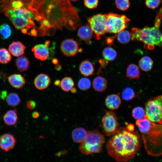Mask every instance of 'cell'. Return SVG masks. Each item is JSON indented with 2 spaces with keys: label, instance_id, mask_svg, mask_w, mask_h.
I'll return each mask as SVG.
<instances>
[{
  "label": "cell",
  "instance_id": "cell-1",
  "mask_svg": "<svg viewBox=\"0 0 162 162\" xmlns=\"http://www.w3.org/2000/svg\"><path fill=\"white\" fill-rule=\"evenodd\" d=\"M33 2L34 7L39 14L41 22L40 30L45 34H53L57 29L62 30L63 26L65 27L64 23L55 12L65 22L67 28L72 30L67 20L57 13V9L76 17L79 16L77 11L69 0H33ZM58 11L65 15L78 26L80 24L64 14Z\"/></svg>",
  "mask_w": 162,
  "mask_h": 162
},
{
  "label": "cell",
  "instance_id": "cell-2",
  "mask_svg": "<svg viewBox=\"0 0 162 162\" xmlns=\"http://www.w3.org/2000/svg\"><path fill=\"white\" fill-rule=\"evenodd\" d=\"M112 136L106 146L109 155L118 162H126L133 159L141 145L138 132L121 127Z\"/></svg>",
  "mask_w": 162,
  "mask_h": 162
},
{
  "label": "cell",
  "instance_id": "cell-3",
  "mask_svg": "<svg viewBox=\"0 0 162 162\" xmlns=\"http://www.w3.org/2000/svg\"><path fill=\"white\" fill-rule=\"evenodd\" d=\"M15 27L24 34L38 36L39 23L34 12L29 8L8 9L3 12Z\"/></svg>",
  "mask_w": 162,
  "mask_h": 162
},
{
  "label": "cell",
  "instance_id": "cell-4",
  "mask_svg": "<svg viewBox=\"0 0 162 162\" xmlns=\"http://www.w3.org/2000/svg\"><path fill=\"white\" fill-rule=\"evenodd\" d=\"M159 28L154 26H146L142 29L132 28L131 39L142 42L144 48L148 50H153L156 46L162 48V33Z\"/></svg>",
  "mask_w": 162,
  "mask_h": 162
},
{
  "label": "cell",
  "instance_id": "cell-5",
  "mask_svg": "<svg viewBox=\"0 0 162 162\" xmlns=\"http://www.w3.org/2000/svg\"><path fill=\"white\" fill-rule=\"evenodd\" d=\"M105 141L104 136L98 130L88 131L86 139L80 146L79 150L84 155L99 153L102 150Z\"/></svg>",
  "mask_w": 162,
  "mask_h": 162
},
{
  "label": "cell",
  "instance_id": "cell-6",
  "mask_svg": "<svg viewBox=\"0 0 162 162\" xmlns=\"http://www.w3.org/2000/svg\"><path fill=\"white\" fill-rule=\"evenodd\" d=\"M146 116L151 122L162 124V95L152 97L145 105Z\"/></svg>",
  "mask_w": 162,
  "mask_h": 162
},
{
  "label": "cell",
  "instance_id": "cell-7",
  "mask_svg": "<svg viewBox=\"0 0 162 162\" xmlns=\"http://www.w3.org/2000/svg\"><path fill=\"white\" fill-rule=\"evenodd\" d=\"M106 32L116 34L124 30L128 26L130 19L125 15L112 13L105 14Z\"/></svg>",
  "mask_w": 162,
  "mask_h": 162
},
{
  "label": "cell",
  "instance_id": "cell-8",
  "mask_svg": "<svg viewBox=\"0 0 162 162\" xmlns=\"http://www.w3.org/2000/svg\"><path fill=\"white\" fill-rule=\"evenodd\" d=\"M88 21L94 38L97 40H100L106 32L105 15L101 14H96L88 18Z\"/></svg>",
  "mask_w": 162,
  "mask_h": 162
},
{
  "label": "cell",
  "instance_id": "cell-9",
  "mask_svg": "<svg viewBox=\"0 0 162 162\" xmlns=\"http://www.w3.org/2000/svg\"><path fill=\"white\" fill-rule=\"evenodd\" d=\"M118 120L116 114L113 111L106 112L102 119L101 127L106 136H112L118 128Z\"/></svg>",
  "mask_w": 162,
  "mask_h": 162
},
{
  "label": "cell",
  "instance_id": "cell-10",
  "mask_svg": "<svg viewBox=\"0 0 162 162\" xmlns=\"http://www.w3.org/2000/svg\"><path fill=\"white\" fill-rule=\"evenodd\" d=\"M32 0H1L0 1V12L8 9L18 10L29 8Z\"/></svg>",
  "mask_w": 162,
  "mask_h": 162
},
{
  "label": "cell",
  "instance_id": "cell-11",
  "mask_svg": "<svg viewBox=\"0 0 162 162\" xmlns=\"http://www.w3.org/2000/svg\"><path fill=\"white\" fill-rule=\"evenodd\" d=\"M60 49L65 56L67 57L74 56L78 52L79 45L74 40L68 39L62 42L60 45Z\"/></svg>",
  "mask_w": 162,
  "mask_h": 162
},
{
  "label": "cell",
  "instance_id": "cell-12",
  "mask_svg": "<svg viewBox=\"0 0 162 162\" xmlns=\"http://www.w3.org/2000/svg\"><path fill=\"white\" fill-rule=\"evenodd\" d=\"M50 42L46 41L44 44L36 45L32 49L34 57L37 59L43 61L48 58L50 55L49 46Z\"/></svg>",
  "mask_w": 162,
  "mask_h": 162
},
{
  "label": "cell",
  "instance_id": "cell-13",
  "mask_svg": "<svg viewBox=\"0 0 162 162\" xmlns=\"http://www.w3.org/2000/svg\"><path fill=\"white\" fill-rule=\"evenodd\" d=\"M16 142L15 138L11 134H4L0 136V148L5 152H8L14 148Z\"/></svg>",
  "mask_w": 162,
  "mask_h": 162
},
{
  "label": "cell",
  "instance_id": "cell-14",
  "mask_svg": "<svg viewBox=\"0 0 162 162\" xmlns=\"http://www.w3.org/2000/svg\"><path fill=\"white\" fill-rule=\"evenodd\" d=\"M51 80L49 76L45 74L38 75L34 81L35 87L38 89L42 90L47 88L49 86Z\"/></svg>",
  "mask_w": 162,
  "mask_h": 162
},
{
  "label": "cell",
  "instance_id": "cell-15",
  "mask_svg": "<svg viewBox=\"0 0 162 162\" xmlns=\"http://www.w3.org/2000/svg\"><path fill=\"white\" fill-rule=\"evenodd\" d=\"M26 49V46L22 42L14 41L9 45L8 50L13 56L19 57L24 54Z\"/></svg>",
  "mask_w": 162,
  "mask_h": 162
},
{
  "label": "cell",
  "instance_id": "cell-16",
  "mask_svg": "<svg viewBox=\"0 0 162 162\" xmlns=\"http://www.w3.org/2000/svg\"><path fill=\"white\" fill-rule=\"evenodd\" d=\"M121 103L119 96L116 94H112L108 96L105 100V105L109 109L114 110L118 109Z\"/></svg>",
  "mask_w": 162,
  "mask_h": 162
},
{
  "label": "cell",
  "instance_id": "cell-17",
  "mask_svg": "<svg viewBox=\"0 0 162 162\" xmlns=\"http://www.w3.org/2000/svg\"><path fill=\"white\" fill-rule=\"evenodd\" d=\"M80 73L85 76H89L93 75L94 73V66L88 59L82 61L79 66Z\"/></svg>",
  "mask_w": 162,
  "mask_h": 162
},
{
  "label": "cell",
  "instance_id": "cell-18",
  "mask_svg": "<svg viewBox=\"0 0 162 162\" xmlns=\"http://www.w3.org/2000/svg\"><path fill=\"white\" fill-rule=\"evenodd\" d=\"M77 34L81 39L88 42L92 38L93 32L89 25L87 24L79 28Z\"/></svg>",
  "mask_w": 162,
  "mask_h": 162
},
{
  "label": "cell",
  "instance_id": "cell-19",
  "mask_svg": "<svg viewBox=\"0 0 162 162\" xmlns=\"http://www.w3.org/2000/svg\"><path fill=\"white\" fill-rule=\"evenodd\" d=\"M8 79L10 85L17 89L22 88L26 83L24 78L20 74H13L9 76Z\"/></svg>",
  "mask_w": 162,
  "mask_h": 162
},
{
  "label": "cell",
  "instance_id": "cell-20",
  "mask_svg": "<svg viewBox=\"0 0 162 162\" xmlns=\"http://www.w3.org/2000/svg\"><path fill=\"white\" fill-rule=\"evenodd\" d=\"M87 132L82 128L79 127L74 129L72 134L73 140L76 143H81L86 139Z\"/></svg>",
  "mask_w": 162,
  "mask_h": 162
},
{
  "label": "cell",
  "instance_id": "cell-21",
  "mask_svg": "<svg viewBox=\"0 0 162 162\" xmlns=\"http://www.w3.org/2000/svg\"><path fill=\"white\" fill-rule=\"evenodd\" d=\"M5 124L8 126H13L17 122L18 116L17 111L15 110H10L6 112L3 116Z\"/></svg>",
  "mask_w": 162,
  "mask_h": 162
},
{
  "label": "cell",
  "instance_id": "cell-22",
  "mask_svg": "<svg viewBox=\"0 0 162 162\" xmlns=\"http://www.w3.org/2000/svg\"><path fill=\"white\" fill-rule=\"evenodd\" d=\"M152 123V122L147 118L146 115L144 118L137 120L136 124L138 127L140 132L142 134H144L149 131Z\"/></svg>",
  "mask_w": 162,
  "mask_h": 162
},
{
  "label": "cell",
  "instance_id": "cell-23",
  "mask_svg": "<svg viewBox=\"0 0 162 162\" xmlns=\"http://www.w3.org/2000/svg\"><path fill=\"white\" fill-rule=\"evenodd\" d=\"M94 89L98 92H101L105 91L107 87L106 79L101 76H98L94 80L92 83Z\"/></svg>",
  "mask_w": 162,
  "mask_h": 162
},
{
  "label": "cell",
  "instance_id": "cell-24",
  "mask_svg": "<svg viewBox=\"0 0 162 162\" xmlns=\"http://www.w3.org/2000/svg\"><path fill=\"white\" fill-rule=\"evenodd\" d=\"M15 64L18 70L20 72H23L28 69L30 61L27 57L22 55L16 59Z\"/></svg>",
  "mask_w": 162,
  "mask_h": 162
},
{
  "label": "cell",
  "instance_id": "cell-25",
  "mask_svg": "<svg viewBox=\"0 0 162 162\" xmlns=\"http://www.w3.org/2000/svg\"><path fill=\"white\" fill-rule=\"evenodd\" d=\"M126 75L130 80H138L140 76V72L139 67L133 64H130L127 67Z\"/></svg>",
  "mask_w": 162,
  "mask_h": 162
},
{
  "label": "cell",
  "instance_id": "cell-26",
  "mask_svg": "<svg viewBox=\"0 0 162 162\" xmlns=\"http://www.w3.org/2000/svg\"><path fill=\"white\" fill-rule=\"evenodd\" d=\"M153 64V61L150 57L145 56L140 60L139 65L140 68L142 70L147 72L152 69Z\"/></svg>",
  "mask_w": 162,
  "mask_h": 162
},
{
  "label": "cell",
  "instance_id": "cell-27",
  "mask_svg": "<svg viewBox=\"0 0 162 162\" xmlns=\"http://www.w3.org/2000/svg\"><path fill=\"white\" fill-rule=\"evenodd\" d=\"M6 101L9 106L15 107L20 104L21 102V99L19 96L16 93L11 92L7 96Z\"/></svg>",
  "mask_w": 162,
  "mask_h": 162
},
{
  "label": "cell",
  "instance_id": "cell-28",
  "mask_svg": "<svg viewBox=\"0 0 162 162\" xmlns=\"http://www.w3.org/2000/svg\"><path fill=\"white\" fill-rule=\"evenodd\" d=\"M74 85V82L72 79L70 77H66L61 81L60 86L63 91L67 92L70 91Z\"/></svg>",
  "mask_w": 162,
  "mask_h": 162
},
{
  "label": "cell",
  "instance_id": "cell-29",
  "mask_svg": "<svg viewBox=\"0 0 162 162\" xmlns=\"http://www.w3.org/2000/svg\"><path fill=\"white\" fill-rule=\"evenodd\" d=\"M104 58L108 61H112L116 58L117 53L116 51L113 48L107 47L104 48L102 52Z\"/></svg>",
  "mask_w": 162,
  "mask_h": 162
},
{
  "label": "cell",
  "instance_id": "cell-30",
  "mask_svg": "<svg viewBox=\"0 0 162 162\" xmlns=\"http://www.w3.org/2000/svg\"><path fill=\"white\" fill-rule=\"evenodd\" d=\"M117 38L120 43L127 44L129 42L131 39V33L128 31L123 30L118 33Z\"/></svg>",
  "mask_w": 162,
  "mask_h": 162
},
{
  "label": "cell",
  "instance_id": "cell-31",
  "mask_svg": "<svg viewBox=\"0 0 162 162\" xmlns=\"http://www.w3.org/2000/svg\"><path fill=\"white\" fill-rule=\"evenodd\" d=\"M11 30L9 25L4 24L0 26V37L3 39H7L11 35Z\"/></svg>",
  "mask_w": 162,
  "mask_h": 162
},
{
  "label": "cell",
  "instance_id": "cell-32",
  "mask_svg": "<svg viewBox=\"0 0 162 162\" xmlns=\"http://www.w3.org/2000/svg\"><path fill=\"white\" fill-rule=\"evenodd\" d=\"M11 53L5 48L0 49V63L6 64L10 62L11 58Z\"/></svg>",
  "mask_w": 162,
  "mask_h": 162
},
{
  "label": "cell",
  "instance_id": "cell-33",
  "mask_svg": "<svg viewBox=\"0 0 162 162\" xmlns=\"http://www.w3.org/2000/svg\"><path fill=\"white\" fill-rule=\"evenodd\" d=\"M146 115L145 109L142 107H135L132 110V116L134 119L136 120L144 118Z\"/></svg>",
  "mask_w": 162,
  "mask_h": 162
},
{
  "label": "cell",
  "instance_id": "cell-34",
  "mask_svg": "<svg viewBox=\"0 0 162 162\" xmlns=\"http://www.w3.org/2000/svg\"><path fill=\"white\" fill-rule=\"evenodd\" d=\"M91 83L89 79L87 78H82L80 79L78 83L79 88L81 90L86 91L90 88Z\"/></svg>",
  "mask_w": 162,
  "mask_h": 162
},
{
  "label": "cell",
  "instance_id": "cell-35",
  "mask_svg": "<svg viewBox=\"0 0 162 162\" xmlns=\"http://www.w3.org/2000/svg\"><path fill=\"white\" fill-rule=\"evenodd\" d=\"M135 94L134 90L131 88H125L122 93V97L124 100L128 101L132 99L134 97Z\"/></svg>",
  "mask_w": 162,
  "mask_h": 162
},
{
  "label": "cell",
  "instance_id": "cell-36",
  "mask_svg": "<svg viewBox=\"0 0 162 162\" xmlns=\"http://www.w3.org/2000/svg\"><path fill=\"white\" fill-rule=\"evenodd\" d=\"M117 8L122 11L127 10L130 6L129 0H115Z\"/></svg>",
  "mask_w": 162,
  "mask_h": 162
},
{
  "label": "cell",
  "instance_id": "cell-37",
  "mask_svg": "<svg viewBox=\"0 0 162 162\" xmlns=\"http://www.w3.org/2000/svg\"><path fill=\"white\" fill-rule=\"evenodd\" d=\"M160 0H146L145 4L148 8L154 9L160 5Z\"/></svg>",
  "mask_w": 162,
  "mask_h": 162
},
{
  "label": "cell",
  "instance_id": "cell-38",
  "mask_svg": "<svg viewBox=\"0 0 162 162\" xmlns=\"http://www.w3.org/2000/svg\"><path fill=\"white\" fill-rule=\"evenodd\" d=\"M98 0H84V4L88 8L94 9L97 7L98 4Z\"/></svg>",
  "mask_w": 162,
  "mask_h": 162
},
{
  "label": "cell",
  "instance_id": "cell-39",
  "mask_svg": "<svg viewBox=\"0 0 162 162\" xmlns=\"http://www.w3.org/2000/svg\"><path fill=\"white\" fill-rule=\"evenodd\" d=\"M162 20V7L158 11L154 23V26L159 28Z\"/></svg>",
  "mask_w": 162,
  "mask_h": 162
},
{
  "label": "cell",
  "instance_id": "cell-40",
  "mask_svg": "<svg viewBox=\"0 0 162 162\" xmlns=\"http://www.w3.org/2000/svg\"><path fill=\"white\" fill-rule=\"evenodd\" d=\"M36 104L35 101L32 100L28 101L26 103V106L30 110H32L36 106Z\"/></svg>",
  "mask_w": 162,
  "mask_h": 162
},
{
  "label": "cell",
  "instance_id": "cell-41",
  "mask_svg": "<svg viewBox=\"0 0 162 162\" xmlns=\"http://www.w3.org/2000/svg\"><path fill=\"white\" fill-rule=\"evenodd\" d=\"M108 61L105 59H100L99 61V63L100 65L101 68H100L98 72V74L100 72L101 69L105 67L108 64Z\"/></svg>",
  "mask_w": 162,
  "mask_h": 162
},
{
  "label": "cell",
  "instance_id": "cell-42",
  "mask_svg": "<svg viewBox=\"0 0 162 162\" xmlns=\"http://www.w3.org/2000/svg\"><path fill=\"white\" fill-rule=\"evenodd\" d=\"M116 37V36H114L107 38L106 40V43L107 45L111 46L112 44L113 41Z\"/></svg>",
  "mask_w": 162,
  "mask_h": 162
},
{
  "label": "cell",
  "instance_id": "cell-43",
  "mask_svg": "<svg viewBox=\"0 0 162 162\" xmlns=\"http://www.w3.org/2000/svg\"><path fill=\"white\" fill-rule=\"evenodd\" d=\"M7 95V92L6 91H2L0 94V96L2 99H4L6 98Z\"/></svg>",
  "mask_w": 162,
  "mask_h": 162
},
{
  "label": "cell",
  "instance_id": "cell-44",
  "mask_svg": "<svg viewBox=\"0 0 162 162\" xmlns=\"http://www.w3.org/2000/svg\"><path fill=\"white\" fill-rule=\"evenodd\" d=\"M39 116V114L37 112H34L32 114V116L34 118H38Z\"/></svg>",
  "mask_w": 162,
  "mask_h": 162
},
{
  "label": "cell",
  "instance_id": "cell-45",
  "mask_svg": "<svg viewBox=\"0 0 162 162\" xmlns=\"http://www.w3.org/2000/svg\"><path fill=\"white\" fill-rule=\"evenodd\" d=\"M55 68L56 70L59 71L61 69L62 66L60 64L58 63L56 65Z\"/></svg>",
  "mask_w": 162,
  "mask_h": 162
},
{
  "label": "cell",
  "instance_id": "cell-46",
  "mask_svg": "<svg viewBox=\"0 0 162 162\" xmlns=\"http://www.w3.org/2000/svg\"><path fill=\"white\" fill-rule=\"evenodd\" d=\"M126 128L129 130H134V126L132 124H130L129 125L127 126V127Z\"/></svg>",
  "mask_w": 162,
  "mask_h": 162
},
{
  "label": "cell",
  "instance_id": "cell-47",
  "mask_svg": "<svg viewBox=\"0 0 162 162\" xmlns=\"http://www.w3.org/2000/svg\"><path fill=\"white\" fill-rule=\"evenodd\" d=\"M52 63L54 64H56L58 63V60L56 58H54L52 59Z\"/></svg>",
  "mask_w": 162,
  "mask_h": 162
},
{
  "label": "cell",
  "instance_id": "cell-48",
  "mask_svg": "<svg viewBox=\"0 0 162 162\" xmlns=\"http://www.w3.org/2000/svg\"><path fill=\"white\" fill-rule=\"evenodd\" d=\"M60 83L61 81L58 80H57L55 81L54 83L55 86H60Z\"/></svg>",
  "mask_w": 162,
  "mask_h": 162
},
{
  "label": "cell",
  "instance_id": "cell-49",
  "mask_svg": "<svg viewBox=\"0 0 162 162\" xmlns=\"http://www.w3.org/2000/svg\"><path fill=\"white\" fill-rule=\"evenodd\" d=\"M71 92L72 93H75L76 92V89L74 87H73L72 88V89L70 90Z\"/></svg>",
  "mask_w": 162,
  "mask_h": 162
},
{
  "label": "cell",
  "instance_id": "cell-50",
  "mask_svg": "<svg viewBox=\"0 0 162 162\" xmlns=\"http://www.w3.org/2000/svg\"><path fill=\"white\" fill-rule=\"evenodd\" d=\"M82 49L81 48H79L78 50V52H82Z\"/></svg>",
  "mask_w": 162,
  "mask_h": 162
},
{
  "label": "cell",
  "instance_id": "cell-51",
  "mask_svg": "<svg viewBox=\"0 0 162 162\" xmlns=\"http://www.w3.org/2000/svg\"><path fill=\"white\" fill-rule=\"evenodd\" d=\"M72 2H76L78 1L79 0H70Z\"/></svg>",
  "mask_w": 162,
  "mask_h": 162
}]
</instances>
